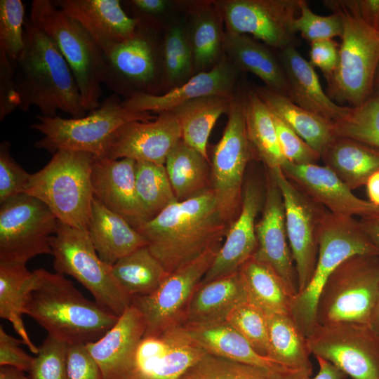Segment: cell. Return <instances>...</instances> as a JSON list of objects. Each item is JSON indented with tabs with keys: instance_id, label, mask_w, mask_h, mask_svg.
I'll list each match as a JSON object with an SVG mask.
<instances>
[{
	"instance_id": "18",
	"label": "cell",
	"mask_w": 379,
	"mask_h": 379,
	"mask_svg": "<svg viewBox=\"0 0 379 379\" xmlns=\"http://www.w3.org/2000/svg\"><path fill=\"white\" fill-rule=\"evenodd\" d=\"M138 25L135 34L104 53L102 84L114 94L125 96L154 94L158 72L156 47L151 37Z\"/></svg>"
},
{
	"instance_id": "58",
	"label": "cell",
	"mask_w": 379,
	"mask_h": 379,
	"mask_svg": "<svg viewBox=\"0 0 379 379\" xmlns=\"http://www.w3.org/2000/svg\"><path fill=\"white\" fill-rule=\"evenodd\" d=\"M359 222L364 232L379 251V211L361 217Z\"/></svg>"
},
{
	"instance_id": "3",
	"label": "cell",
	"mask_w": 379,
	"mask_h": 379,
	"mask_svg": "<svg viewBox=\"0 0 379 379\" xmlns=\"http://www.w3.org/2000/svg\"><path fill=\"white\" fill-rule=\"evenodd\" d=\"M25 314L48 335L67 344L98 340L119 317L86 298L64 275L44 269L32 272L26 287Z\"/></svg>"
},
{
	"instance_id": "5",
	"label": "cell",
	"mask_w": 379,
	"mask_h": 379,
	"mask_svg": "<svg viewBox=\"0 0 379 379\" xmlns=\"http://www.w3.org/2000/svg\"><path fill=\"white\" fill-rule=\"evenodd\" d=\"M324 4L340 15L343 27L338 65L327 81L326 93L333 101L357 107L374 93L379 65V29L366 23L345 0Z\"/></svg>"
},
{
	"instance_id": "38",
	"label": "cell",
	"mask_w": 379,
	"mask_h": 379,
	"mask_svg": "<svg viewBox=\"0 0 379 379\" xmlns=\"http://www.w3.org/2000/svg\"><path fill=\"white\" fill-rule=\"evenodd\" d=\"M244 106L246 132L252 149L268 169L281 168L286 159L272 112L253 91L248 92Z\"/></svg>"
},
{
	"instance_id": "32",
	"label": "cell",
	"mask_w": 379,
	"mask_h": 379,
	"mask_svg": "<svg viewBox=\"0 0 379 379\" xmlns=\"http://www.w3.org/2000/svg\"><path fill=\"white\" fill-rule=\"evenodd\" d=\"M256 93L268 108L320 155L336 137L334 123L307 111L267 87Z\"/></svg>"
},
{
	"instance_id": "54",
	"label": "cell",
	"mask_w": 379,
	"mask_h": 379,
	"mask_svg": "<svg viewBox=\"0 0 379 379\" xmlns=\"http://www.w3.org/2000/svg\"><path fill=\"white\" fill-rule=\"evenodd\" d=\"M25 345L22 339L8 334L2 325L0 326V366L14 367L23 372H29L34 358L20 347Z\"/></svg>"
},
{
	"instance_id": "30",
	"label": "cell",
	"mask_w": 379,
	"mask_h": 379,
	"mask_svg": "<svg viewBox=\"0 0 379 379\" xmlns=\"http://www.w3.org/2000/svg\"><path fill=\"white\" fill-rule=\"evenodd\" d=\"M222 46L234 65L259 77L267 88L288 96V84L281 63L264 44L246 34L227 31Z\"/></svg>"
},
{
	"instance_id": "55",
	"label": "cell",
	"mask_w": 379,
	"mask_h": 379,
	"mask_svg": "<svg viewBox=\"0 0 379 379\" xmlns=\"http://www.w3.org/2000/svg\"><path fill=\"white\" fill-rule=\"evenodd\" d=\"M310 64L323 72L328 81L334 74L339 62V45L333 39L310 43Z\"/></svg>"
},
{
	"instance_id": "23",
	"label": "cell",
	"mask_w": 379,
	"mask_h": 379,
	"mask_svg": "<svg viewBox=\"0 0 379 379\" xmlns=\"http://www.w3.org/2000/svg\"><path fill=\"white\" fill-rule=\"evenodd\" d=\"M135 165L136 161L129 158L93 156L91 185L93 197L137 229L147 220L137 197Z\"/></svg>"
},
{
	"instance_id": "8",
	"label": "cell",
	"mask_w": 379,
	"mask_h": 379,
	"mask_svg": "<svg viewBox=\"0 0 379 379\" xmlns=\"http://www.w3.org/2000/svg\"><path fill=\"white\" fill-rule=\"evenodd\" d=\"M32 22L56 44L78 85L86 112L98 108L102 93L104 53L87 31L51 0H33Z\"/></svg>"
},
{
	"instance_id": "24",
	"label": "cell",
	"mask_w": 379,
	"mask_h": 379,
	"mask_svg": "<svg viewBox=\"0 0 379 379\" xmlns=\"http://www.w3.org/2000/svg\"><path fill=\"white\" fill-rule=\"evenodd\" d=\"M237 67L222 58L211 69L201 72L187 82L161 95L138 93L121 101L129 110L160 114L171 112L192 100L209 95L232 97Z\"/></svg>"
},
{
	"instance_id": "52",
	"label": "cell",
	"mask_w": 379,
	"mask_h": 379,
	"mask_svg": "<svg viewBox=\"0 0 379 379\" xmlns=\"http://www.w3.org/2000/svg\"><path fill=\"white\" fill-rule=\"evenodd\" d=\"M66 379H103L102 371L86 344H68Z\"/></svg>"
},
{
	"instance_id": "59",
	"label": "cell",
	"mask_w": 379,
	"mask_h": 379,
	"mask_svg": "<svg viewBox=\"0 0 379 379\" xmlns=\"http://www.w3.org/2000/svg\"><path fill=\"white\" fill-rule=\"evenodd\" d=\"M319 366L318 373L314 378L310 376L305 379H345L347 375L335 366L331 362L320 358L316 357Z\"/></svg>"
},
{
	"instance_id": "7",
	"label": "cell",
	"mask_w": 379,
	"mask_h": 379,
	"mask_svg": "<svg viewBox=\"0 0 379 379\" xmlns=\"http://www.w3.org/2000/svg\"><path fill=\"white\" fill-rule=\"evenodd\" d=\"M37 122L29 126L43 138L34 143L36 149L53 154L59 150L84 152L104 157L109 140L120 126L133 121H148L156 116L147 112L126 109L116 94L103 100L90 114L78 119H64L58 115H36Z\"/></svg>"
},
{
	"instance_id": "41",
	"label": "cell",
	"mask_w": 379,
	"mask_h": 379,
	"mask_svg": "<svg viewBox=\"0 0 379 379\" xmlns=\"http://www.w3.org/2000/svg\"><path fill=\"white\" fill-rule=\"evenodd\" d=\"M32 275L26 264L0 262V317L10 321L25 345L37 354L39 347L31 340L22 321L26 287Z\"/></svg>"
},
{
	"instance_id": "50",
	"label": "cell",
	"mask_w": 379,
	"mask_h": 379,
	"mask_svg": "<svg viewBox=\"0 0 379 379\" xmlns=\"http://www.w3.org/2000/svg\"><path fill=\"white\" fill-rule=\"evenodd\" d=\"M11 145L0 143V204L25 193L31 174L22 168L11 154Z\"/></svg>"
},
{
	"instance_id": "34",
	"label": "cell",
	"mask_w": 379,
	"mask_h": 379,
	"mask_svg": "<svg viewBox=\"0 0 379 379\" xmlns=\"http://www.w3.org/2000/svg\"><path fill=\"white\" fill-rule=\"evenodd\" d=\"M239 272L249 302L265 314H291L295 294L270 266L251 258Z\"/></svg>"
},
{
	"instance_id": "62",
	"label": "cell",
	"mask_w": 379,
	"mask_h": 379,
	"mask_svg": "<svg viewBox=\"0 0 379 379\" xmlns=\"http://www.w3.org/2000/svg\"><path fill=\"white\" fill-rule=\"evenodd\" d=\"M369 326L379 335V294L372 313Z\"/></svg>"
},
{
	"instance_id": "42",
	"label": "cell",
	"mask_w": 379,
	"mask_h": 379,
	"mask_svg": "<svg viewBox=\"0 0 379 379\" xmlns=\"http://www.w3.org/2000/svg\"><path fill=\"white\" fill-rule=\"evenodd\" d=\"M135 190L147 221L177 201L164 164L136 161Z\"/></svg>"
},
{
	"instance_id": "57",
	"label": "cell",
	"mask_w": 379,
	"mask_h": 379,
	"mask_svg": "<svg viewBox=\"0 0 379 379\" xmlns=\"http://www.w3.org/2000/svg\"><path fill=\"white\" fill-rule=\"evenodd\" d=\"M126 2L143 17H154L162 13L168 4L164 0H132Z\"/></svg>"
},
{
	"instance_id": "2",
	"label": "cell",
	"mask_w": 379,
	"mask_h": 379,
	"mask_svg": "<svg viewBox=\"0 0 379 379\" xmlns=\"http://www.w3.org/2000/svg\"><path fill=\"white\" fill-rule=\"evenodd\" d=\"M18 108L36 107L41 115L58 111L78 119L86 116L80 91L67 61L54 41L29 18L24 25V47L15 62Z\"/></svg>"
},
{
	"instance_id": "25",
	"label": "cell",
	"mask_w": 379,
	"mask_h": 379,
	"mask_svg": "<svg viewBox=\"0 0 379 379\" xmlns=\"http://www.w3.org/2000/svg\"><path fill=\"white\" fill-rule=\"evenodd\" d=\"M145 331L144 317L131 304L102 337L86 344L103 379H128L136 349Z\"/></svg>"
},
{
	"instance_id": "60",
	"label": "cell",
	"mask_w": 379,
	"mask_h": 379,
	"mask_svg": "<svg viewBox=\"0 0 379 379\" xmlns=\"http://www.w3.org/2000/svg\"><path fill=\"white\" fill-rule=\"evenodd\" d=\"M366 187L368 201L379 207V171L368 178Z\"/></svg>"
},
{
	"instance_id": "39",
	"label": "cell",
	"mask_w": 379,
	"mask_h": 379,
	"mask_svg": "<svg viewBox=\"0 0 379 379\" xmlns=\"http://www.w3.org/2000/svg\"><path fill=\"white\" fill-rule=\"evenodd\" d=\"M112 270L118 284L131 299L152 293L169 274L147 246L118 260Z\"/></svg>"
},
{
	"instance_id": "40",
	"label": "cell",
	"mask_w": 379,
	"mask_h": 379,
	"mask_svg": "<svg viewBox=\"0 0 379 379\" xmlns=\"http://www.w3.org/2000/svg\"><path fill=\"white\" fill-rule=\"evenodd\" d=\"M311 375L307 371L267 368L206 354L180 379H305Z\"/></svg>"
},
{
	"instance_id": "27",
	"label": "cell",
	"mask_w": 379,
	"mask_h": 379,
	"mask_svg": "<svg viewBox=\"0 0 379 379\" xmlns=\"http://www.w3.org/2000/svg\"><path fill=\"white\" fill-rule=\"evenodd\" d=\"M279 60L288 84V98L302 108L333 123L344 119L352 107L332 100L323 90L314 67L295 46L281 51Z\"/></svg>"
},
{
	"instance_id": "44",
	"label": "cell",
	"mask_w": 379,
	"mask_h": 379,
	"mask_svg": "<svg viewBox=\"0 0 379 379\" xmlns=\"http://www.w3.org/2000/svg\"><path fill=\"white\" fill-rule=\"evenodd\" d=\"M227 321L242 335L257 353L267 358L268 324L266 314L260 308L248 300L237 306L228 315Z\"/></svg>"
},
{
	"instance_id": "10",
	"label": "cell",
	"mask_w": 379,
	"mask_h": 379,
	"mask_svg": "<svg viewBox=\"0 0 379 379\" xmlns=\"http://www.w3.org/2000/svg\"><path fill=\"white\" fill-rule=\"evenodd\" d=\"M50 244L55 272L74 278L102 307L120 317L131 305V298L113 275L112 265L98 256L88 231L58 221Z\"/></svg>"
},
{
	"instance_id": "22",
	"label": "cell",
	"mask_w": 379,
	"mask_h": 379,
	"mask_svg": "<svg viewBox=\"0 0 379 379\" xmlns=\"http://www.w3.org/2000/svg\"><path fill=\"white\" fill-rule=\"evenodd\" d=\"M285 175L302 192L329 212L361 218L379 211L352 190L330 168L317 164H295L287 161L281 166Z\"/></svg>"
},
{
	"instance_id": "9",
	"label": "cell",
	"mask_w": 379,
	"mask_h": 379,
	"mask_svg": "<svg viewBox=\"0 0 379 379\" xmlns=\"http://www.w3.org/2000/svg\"><path fill=\"white\" fill-rule=\"evenodd\" d=\"M378 294L379 255H352L324 284L317 305V324L369 325Z\"/></svg>"
},
{
	"instance_id": "36",
	"label": "cell",
	"mask_w": 379,
	"mask_h": 379,
	"mask_svg": "<svg viewBox=\"0 0 379 379\" xmlns=\"http://www.w3.org/2000/svg\"><path fill=\"white\" fill-rule=\"evenodd\" d=\"M165 167L177 201L190 199L211 187V165L182 139L168 154Z\"/></svg>"
},
{
	"instance_id": "61",
	"label": "cell",
	"mask_w": 379,
	"mask_h": 379,
	"mask_svg": "<svg viewBox=\"0 0 379 379\" xmlns=\"http://www.w3.org/2000/svg\"><path fill=\"white\" fill-rule=\"evenodd\" d=\"M0 379H30L23 371L14 367L3 366L0 367Z\"/></svg>"
},
{
	"instance_id": "48",
	"label": "cell",
	"mask_w": 379,
	"mask_h": 379,
	"mask_svg": "<svg viewBox=\"0 0 379 379\" xmlns=\"http://www.w3.org/2000/svg\"><path fill=\"white\" fill-rule=\"evenodd\" d=\"M67 345L48 335L34 358L29 378L66 379Z\"/></svg>"
},
{
	"instance_id": "14",
	"label": "cell",
	"mask_w": 379,
	"mask_h": 379,
	"mask_svg": "<svg viewBox=\"0 0 379 379\" xmlns=\"http://www.w3.org/2000/svg\"><path fill=\"white\" fill-rule=\"evenodd\" d=\"M221 244L169 274L152 293L132 298L131 304L142 313L146 323L145 335L182 325L192 297L212 265Z\"/></svg>"
},
{
	"instance_id": "26",
	"label": "cell",
	"mask_w": 379,
	"mask_h": 379,
	"mask_svg": "<svg viewBox=\"0 0 379 379\" xmlns=\"http://www.w3.org/2000/svg\"><path fill=\"white\" fill-rule=\"evenodd\" d=\"M53 1L87 31L104 53L136 33L138 21L127 15L119 0Z\"/></svg>"
},
{
	"instance_id": "35",
	"label": "cell",
	"mask_w": 379,
	"mask_h": 379,
	"mask_svg": "<svg viewBox=\"0 0 379 379\" xmlns=\"http://www.w3.org/2000/svg\"><path fill=\"white\" fill-rule=\"evenodd\" d=\"M232 98L222 95L201 97L171 111L180 124L182 140L207 159V144L211 131L220 115L228 112Z\"/></svg>"
},
{
	"instance_id": "29",
	"label": "cell",
	"mask_w": 379,
	"mask_h": 379,
	"mask_svg": "<svg viewBox=\"0 0 379 379\" xmlns=\"http://www.w3.org/2000/svg\"><path fill=\"white\" fill-rule=\"evenodd\" d=\"M88 233L100 258L109 265L147 246L143 237L131 224L95 197Z\"/></svg>"
},
{
	"instance_id": "47",
	"label": "cell",
	"mask_w": 379,
	"mask_h": 379,
	"mask_svg": "<svg viewBox=\"0 0 379 379\" xmlns=\"http://www.w3.org/2000/svg\"><path fill=\"white\" fill-rule=\"evenodd\" d=\"M293 28L295 33L310 43L324 40L333 39V37H341L343 34V22L340 15L335 12L326 16L317 15L312 11L305 0H300V12L293 22Z\"/></svg>"
},
{
	"instance_id": "63",
	"label": "cell",
	"mask_w": 379,
	"mask_h": 379,
	"mask_svg": "<svg viewBox=\"0 0 379 379\" xmlns=\"http://www.w3.org/2000/svg\"><path fill=\"white\" fill-rule=\"evenodd\" d=\"M376 91V93H379V65L377 69L375 74V81H374V93Z\"/></svg>"
},
{
	"instance_id": "19",
	"label": "cell",
	"mask_w": 379,
	"mask_h": 379,
	"mask_svg": "<svg viewBox=\"0 0 379 379\" xmlns=\"http://www.w3.org/2000/svg\"><path fill=\"white\" fill-rule=\"evenodd\" d=\"M181 139L175 114L171 111L161 112L154 120L133 121L120 126L112 134L104 157L165 164L168 154Z\"/></svg>"
},
{
	"instance_id": "1",
	"label": "cell",
	"mask_w": 379,
	"mask_h": 379,
	"mask_svg": "<svg viewBox=\"0 0 379 379\" xmlns=\"http://www.w3.org/2000/svg\"><path fill=\"white\" fill-rule=\"evenodd\" d=\"M230 224L209 187L170 204L135 230L171 274L221 244Z\"/></svg>"
},
{
	"instance_id": "17",
	"label": "cell",
	"mask_w": 379,
	"mask_h": 379,
	"mask_svg": "<svg viewBox=\"0 0 379 379\" xmlns=\"http://www.w3.org/2000/svg\"><path fill=\"white\" fill-rule=\"evenodd\" d=\"M206 354L184 326L171 327L142 338L128 379H180Z\"/></svg>"
},
{
	"instance_id": "31",
	"label": "cell",
	"mask_w": 379,
	"mask_h": 379,
	"mask_svg": "<svg viewBox=\"0 0 379 379\" xmlns=\"http://www.w3.org/2000/svg\"><path fill=\"white\" fill-rule=\"evenodd\" d=\"M321 159L352 190L366 185L379 171V149L348 138L336 136Z\"/></svg>"
},
{
	"instance_id": "13",
	"label": "cell",
	"mask_w": 379,
	"mask_h": 379,
	"mask_svg": "<svg viewBox=\"0 0 379 379\" xmlns=\"http://www.w3.org/2000/svg\"><path fill=\"white\" fill-rule=\"evenodd\" d=\"M307 340L311 354L352 379H379V335L369 325L317 324Z\"/></svg>"
},
{
	"instance_id": "49",
	"label": "cell",
	"mask_w": 379,
	"mask_h": 379,
	"mask_svg": "<svg viewBox=\"0 0 379 379\" xmlns=\"http://www.w3.org/2000/svg\"><path fill=\"white\" fill-rule=\"evenodd\" d=\"M193 61L192 48L183 30L176 27L167 34L164 43V66L167 78L176 81L190 72Z\"/></svg>"
},
{
	"instance_id": "11",
	"label": "cell",
	"mask_w": 379,
	"mask_h": 379,
	"mask_svg": "<svg viewBox=\"0 0 379 379\" xmlns=\"http://www.w3.org/2000/svg\"><path fill=\"white\" fill-rule=\"evenodd\" d=\"M58 223L47 206L27 194L1 203L0 262L26 264L36 255H52L50 239Z\"/></svg>"
},
{
	"instance_id": "53",
	"label": "cell",
	"mask_w": 379,
	"mask_h": 379,
	"mask_svg": "<svg viewBox=\"0 0 379 379\" xmlns=\"http://www.w3.org/2000/svg\"><path fill=\"white\" fill-rule=\"evenodd\" d=\"M19 107L15 63L0 48V121Z\"/></svg>"
},
{
	"instance_id": "46",
	"label": "cell",
	"mask_w": 379,
	"mask_h": 379,
	"mask_svg": "<svg viewBox=\"0 0 379 379\" xmlns=\"http://www.w3.org/2000/svg\"><path fill=\"white\" fill-rule=\"evenodd\" d=\"M222 36L215 17L211 13L202 15L197 21L192 36L193 62L197 67L205 68L218 58Z\"/></svg>"
},
{
	"instance_id": "6",
	"label": "cell",
	"mask_w": 379,
	"mask_h": 379,
	"mask_svg": "<svg viewBox=\"0 0 379 379\" xmlns=\"http://www.w3.org/2000/svg\"><path fill=\"white\" fill-rule=\"evenodd\" d=\"M354 255H379V251L353 217L324 214L319 234L318 256L313 275L293 298L291 314L308 338L317 326V305L320 293L334 270Z\"/></svg>"
},
{
	"instance_id": "51",
	"label": "cell",
	"mask_w": 379,
	"mask_h": 379,
	"mask_svg": "<svg viewBox=\"0 0 379 379\" xmlns=\"http://www.w3.org/2000/svg\"><path fill=\"white\" fill-rule=\"evenodd\" d=\"M272 113L281 151L286 161L295 164H317L321 155L284 121Z\"/></svg>"
},
{
	"instance_id": "43",
	"label": "cell",
	"mask_w": 379,
	"mask_h": 379,
	"mask_svg": "<svg viewBox=\"0 0 379 379\" xmlns=\"http://www.w3.org/2000/svg\"><path fill=\"white\" fill-rule=\"evenodd\" d=\"M336 136L355 140L379 149V93L359 106L352 107L349 114L334 123Z\"/></svg>"
},
{
	"instance_id": "45",
	"label": "cell",
	"mask_w": 379,
	"mask_h": 379,
	"mask_svg": "<svg viewBox=\"0 0 379 379\" xmlns=\"http://www.w3.org/2000/svg\"><path fill=\"white\" fill-rule=\"evenodd\" d=\"M25 20L21 0L0 1V48L14 63L24 47Z\"/></svg>"
},
{
	"instance_id": "21",
	"label": "cell",
	"mask_w": 379,
	"mask_h": 379,
	"mask_svg": "<svg viewBox=\"0 0 379 379\" xmlns=\"http://www.w3.org/2000/svg\"><path fill=\"white\" fill-rule=\"evenodd\" d=\"M242 194L240 212L230 224L224 242L201 284L238 272L256 251L255 220L262 208L264 195L259 184L252 179L244 185Z\"/></svg>"
},
{
	"instance_id": "33",
	"label": "cell",
	"mask_w": 379,
	"mask_h": 379,
	"mask_svg": "<svg viewBox=\"0 0 379 379\" xmlns=\"http://www.w3.org/2000/svg\"><path fill=\"white\" fill-rule=\"evenodd\" d=\"M184 326L190 336L207 354L255 366L284 367L257 353L227 321L204 326Z\"/></svg>"
},
{
	"instance_id": "37",
	"label": "cell",
	"mask_w": 379,
	"mask_h": 379,
	"mask_svg": "<svg viewBox=\"0 0 379 379\" xmlns=\"http://www.w3.org/2000/svg\"><path fill=\"white\" fill-rule=\"evenodd\" d=\"M268 324L267 358L286 368L312 372L307 338L291 314H266Z\"/></svg>"
},
{
	"instance_id": "28",
	"label": "cell",
	"mask_w": 379,
	"mask_h": 379,
	"mask_svg": "<svg viewBox=\"0 0 379 379\" xmlns=\"http://www.w3.org/2000/svg\"><path fill=\"white\" fill-rule=\"evenodd\" d=\"M239 272L201 284L188 305L182 326H204L227 321L230 312L248 301Z\"/></svg>"
},
{
	"instance_id": "20",
	"label": "cell",
	"mask_w": 379,
	"mask_h": 379,
	"mask_svg": "<svg viewBox=\"0 0 379 379\" xmlns=\"http://www.w3.org/2000/svg\"><path fill=\"white\" fill-rule=\"evenodd\" d=\"M262 211L255 225L258 246L252 258L270 266L295 295L298 280L288 239L284 202L269 171Z\"/></svg>"
},
{
	"instance_id": "56",
	"label": "cell",
	"mask_w": 379,
	"mask_h": 379,
	"mask_svg": "<svg viewBox=\"0 0 379 379\" xmlns=\"http://www.w3.org/2000/svg\"><path fill=\"white\" fill-rule=\"evenodd\" d=\"M345 1L366 23L379 29V0H345Z\"/></svg>"
},
{
	"instance_id": "16",
	"label": "cell",
	"mask_w": 379,
	"mask_h": 379,
	"mask_svg": "<svg viewBox=\"0 0 379 379\" xmlns=\"http://www.w3.org/2000/svg\"><path fill=\"white\" fill-rule=\"evenodd\" d=\"M300 0H231L223 4L227 31L251 34L280 51L295 46L293 22L300 12Z\"/></svg>"
},
{
	"instance_id": "4",
	"label": "cell",
	"mask_w": 379,
	"mask_h": 379,
	"mask_svg": "<svg viewBox=\"0 0 379 379\" xmlns=\"http://www.w3.org/2000/svg\"><path fill=\"white\" fill-rule=\"evenodd\" d=\"M93 155L59 150L39 171L31 174L25 194L42 201L62 223L88 231L93 199Z\"/></svg>"
},
{
	"instance_id": "15",
	"label": "cell",
	"mask_w": 379,
	"mask_h": 379,
	"mask_svg": "<svg viewBox=\"0 0 379 379\" xmlns=\"http://www.w3.org/2000/svg\"><path fill=\"white\" fill-rule=\"evenodd\" d=\"M268 171L282 196L288 239L297 275L298 292H300L313 275L318 256L321 223L328 210L302 192L280 167Z\"/></svg>"
},
{
	"instance_id": "12",
	"label": "cell",
	"mask_w": 379,
	"mask_h": 379,
	"mask_svg": "<svg viewBox=\"0 0 379 379\" xmlns=\"http://www.w3.org/2000/svg\"><path fill=\"white\" fill-rule=\"evenodd\" d=\"M223 134L215 145L211 165V188L232 223L242 203L244 176L251 156L248 138L244 100L232 98Z\"/></svg>"
}]
</instances>
